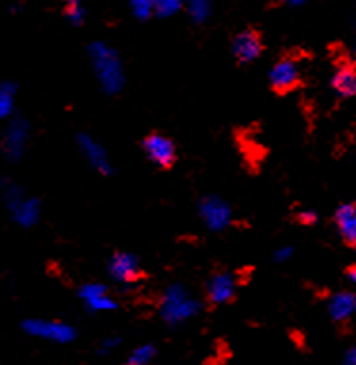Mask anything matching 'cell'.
<instances>
[{
  "label": "cell",
  "instance_id": "6da1fadb",
  "mask_svg": "<svg viewBox=\"0 0 356 365\" xmlns=\"http://www.w3.org/2000/svg\"><path fill=\"white\" fill-rule=\"evenodd\" d=\"M88 51L92 57L93 73L98 76L101 88L111 96L118 93L124 86V68L118 51L105 42H93Z\"/></svg>",
  "mask_w": 356,
  "mask_h": 365
},
{
  "label": "cell",
  "instance_id": "7a4b0ae2",
  "mask_svg": "<svg viewBox=\"0 0 356 365\" xmlns=\"http://www.w3.org/2000/svg\"><path fill=\"white\" fill-rule=\"evenodd\" d=\"M200 310V302L189 295L183 285L173 284L162 293L158 301V312L168 325L183 324Z\"/></svg>",
  "mask_w": 356,
  "mask_h": 365
},
{
  "label": "cell",
  "instance_id": "3957f363",
  "mask_svg": "<svg viewBox=\"0 0 356 365\" xmlns=\"http://www.w3.org/2000/svg\"><path fill=\"white\" fill-rule=\"evenodd\" d=\"M2 194L14 221L25 228H31L41 219V202L39 198H27L24 188L12 181L2 182Z\"/></svg>",
  "mask_w": 356,
  "mask_h": 365
},
{
  "label": "cell",
  "instance_id": "277c9868",
  "mask_svg": "<svg viewBox=\"0 0 356 365\" xmlns=\"http://www.w3.org/2000/svg\"><path fill=\"white\" fill-rule=\"evenodd\" d=\"M269 82L270 90L275 91L276 96H286V93L299 90L303 86V73H301L299 57H293L292 53L280 57L275 63V67L270 68Z\"/></svg>",
  "mask_w": 356,
  "mask_h": 365
},
{
  "label": "cell",
  "instance_id": "5b68a950",
  "mask_svg": "<svg viewBox=\"0 0 356 365\" xmlns=\"http://www.w3.org/2000/svg\"><path fill=\"white\" fill-rule=\"evenodd\" d=\"M141 148L147 154V158L161 170H172L178 162V147L176 143L164 133L153 131L141 141Z\"/></svg>",
  "mask_w": 356,
  "mask_h": 365
},
{
  "label": "cell",
  "instance_id": "8992f818",
  "mask_svg": "<svg viewBox=\"0 0 356 365\" xmlns=\"http://www.w3.org/2000/svg\"><path fill=\"white\" fill-rule=\"evenodd\" d=\"M24 331L27 335L44 339L50 342H71L76 339V329L73 325L58 322V319H25Z\"/></svg>",
  "mask_w": 356,
  "mask_h": 365
},
{
  "label": "cell",
  "instance_id": "52a82bcc",
  "mask_svg": "<svg viewBox=\"0 0 356 365\" xmlns=\"http://www.w3.org/2000/svg\"><path fill=\"white\" fill-rule=\"evenodd\" d=\"M265 50L263 34L255 27H248L240 33H236L230 40V51L240 65L255 61Z\"/></svg>",
  "mask_w": 356,
  "mask_h": 365
},
{
  "label": "cell",
  "instance_id": "ba28073f",
  "mask_svg": "<svg viewBox=\"0 0 356 365\" xmlns=\"http://www.w3.org/2000/svg\"><path fill=\"white\" fill-rule=\"evenodd\" d=\"M238 284H240V279L235 272H229V270L215 272L206 282L208 302L213 304V307H219V304H227V302L235 301Z\"/></svg>",
  "mask_w": 356,
  "mask_h": 365
},
{
  "label": "cell",
  "instance_id": "9c48e42d",
  "mask_svg": "<svg viewBox=\"0 0 356 365\" xmlns=\"http://www.w3.org/2000/svg\"><path fill=\"white\" fill-rule=\"evenodd\" d=\"M109 276L116 284H138L139 279L145 278V270L133 253L116 251L109 261Z\"/></svg>",
  "mask_w": 356,
  "mask_h": 365
},
{
  "label": "cell",
  "instance_id": "30bf717a",
  "mask_svg": "<svg viewBox=\"0 0 356 365\" xmlns=\"http://www.w3.org/2000/svg\"><path fill=\"white\" fill-rule=\"evenodd\" d=\"M198 213H200L202 221L206 222V227L215 232L223 230L233 222L230 205L219 196H204L198 202Z\"/></svg>",
  "mask_w": 356,
  "mask_h": 365
},
{
  "label": "cell",
  "instance_id": "8fae6325",
  "mask_svg": "<svg viewBox=\"0 0 356 365\" xmlns=\"http://www.w3.org/2000/svg\"><path fill=\"white\" fill-rule=\"evenodd\" d=\"M29 122L25 118H14L8 124L2 139V150L8 156V160H19L24 156L27 141H29Z\"/></svg>",
  "mask_w": 356,
  "mask_h": 365
},
{
  "label": "cell",
  "instance_id": "7c38bea8",
  "mask_svg": "<svg viewBox=\"0 0 356 365\" xmlns=\"http://www.w3.org/2000/svg\"><path fill=\"white\" fill-rule=\"evenodd\" d=\"M78 297L86 304L88 312H109V310L118 308V302L109 295V289L103 284H96L93 282V284L81 285Z\"/></svg>",
  "mask_w": 356,
  "mask_h": 365
},
{
  "label": "cell",
  "instance_id": "4fadbf2b",
  "mask_svg": "<svg viewBox=\"0 0 356 365\" xmlns=\"http://www.w3.org/2000/svg\"><path fill=\"white\" fill-rule=\"evenodd\" d=\"M78 148H81L82 156L88 160V164L92 165L96 171H99L101 175H111V173L115 171L113 170V164H111L107 150H105L92 135L81 133V135H78Z\"/></svg>",
  "mask_w": 356,
  "mask_h": 365
},
{
  "label": "cell",
  "instance_id": "5bb4252c",
  "mask_svg": "<svg viewBox=\"0 0 356 365\" xmlns=\"http://www.w3.org/2000/svg\"><path fill=\"white\" fill-rule=\"evenodd\" d=\"M327 314L335 324H349L356 310V295L352 291H339L327 299Z\"/></svg>",
  "mask_w": 356,
  "mask_h": 365
},
{
  "label": "cell",
  "instance_id": "9a60e30c",
  "mask_svg": "<svg viewBox=\"0 0 356 365\" xmlns=\"http://www.w3.org/2000/svg\"><path fill=\"white\" fill-rule=\"evenodd\" d=\"M332 88L339 97H352L356 93V68L355 61L350 59H343L339 63L337 68L333 71Z\"/></svg>",
  "mask_w": 356,
  "mask_h": 365
},
{
  "label": "cell",
  "instance_id": "2e32d148",
  "mask_svg": "<svg viewBox=\"0 0 356 365\" xmlns=\"http://www.w3.org/2000/svg\"><path fill=\"white\" fill-rule=\"evenodd\" d=\"M335 227H337L339 236L343 238V242L349 247L356 245V205L350 204H341L335 210Z\"/></svg>",
  "mask_w": 356,
  "mask_h": 365
},
{
  "label": "cell",
  "instance_id": "e0dca14e",
  "mask_svg": "<svg viewBox=\"0 0 356 365\" xmlns=\"http://www.w3.org/2000/svg\"><path fill=\"white\" fill-rule=\"evenodd\" d=\"M14 103H16V84L0 82V120L8 118L14 113Z\"/></svg>",
  "mask_w": 356,
  "mask_h": 365
},
{
  "label": "cell",
  "instance_id": "ac0fdd59",
  "mask_svg": "<svg viewBox=\"0 0 356 365\" xmlns=\"http://www.w3.org/2000/svg\"><path fill=\"white\" fill-rule=\"evenodd\" d=\"M156 348L153 344H141L133 350L126 359V365H151V361L155 359Z\"/></svg>",
  "mask_w": 356,
  "mask_h": 365
},
{
  "label": "cell",
  "instance_id": "d6986e66",
  "mask_svg": "<svg viewBox=\"0 0 356 365\" xmlns=\"http://www.w3.org/2000/svg\"><path fill=\"white\" fill-rule=\"evenodd\" d=\"M187 14L195 23H204L212 16V4L206 0H193L190 4H187Z\"/></svg>",
  "mask_w": 356,
  "mask_h": 365
},
{
  "label": "cell",
  "instance_id": "ffe728a7",
  "mask_svg": "<svg viewBox=\"0 0 356 365\" xmlns=\"http://www.w3.org/2000/svg\"><path fill=\"white\" fill-rule=\"evenodd\" d=\"M63 16L65 19L71 23V25H82L84 23V19H86V8L81 4V2H76V0H71V2H67L63 8Z\"/></svg>",
  "mask_w": 356,
  "mask_h": 365
},
{
  "label": "cell",
  "instance_id": "44dd1931",
  "mask_svg": "<svg viewBox=\"0 0 356 365\" xmlns=\"http://www.w3.org/2000/svg\"><path fill=\"white\" fill-rule=\"evenodd\" d=\"M179 10H183V4L178 2V0H158V2H153V14L158 17L176 16Z\"/></svg>",
  "mask_w": 356,
  "mask_h": 365
},
{
  "label": "cell",
  "instance_id": "7402d4cb",
  "mask_svg": "<svg viewBox=\"0 0 356 365\" xmlns=\"http://www.w3.org/2000/svg\"><path fill=\"white\" fill-rule=\"evenodd\" d=\"M132 14L133 17H138L141 21L149 19V17L155 16V14H153V2H149V0H133Z\"/></svg>",
  "mask_w": 356,
  "mask_h": 365
},
{
  "label": "cell",
  "instance_id": "603a6c76",
  "mask_svg": "<svg viewBox=\"0 0 356 365\" xmlns=\"http://www.w3.org/2000/svg\"><path fill=\"white\" fill-rule=\"evenodd\" d=\"M295 221L301 222V225H305V227H312V225H316V222H318V213L312 210L299 211V213H295Z\"/></svg>",
  "mask_w": 356,
  "mask_h": 365
},
{
  "label": "cell",
  "instance_id": "cb8c5ba5",
  "mask_svg": "<svg viewBox=\"0 0 356 365\" xmlns=\"http://www.w3.org/2000/svg\"><path fill=\"white\" fill-rule=\"evenodd\" d=\"M118 344H121V336H107V339L101 341V344H99V354L113 352Z\"/></svg>",
  "mask_w": 356,
  "mask_h": 365
},
{
  "label": "cell",
  "instance_id": "d4e9b609",
  "mask_svg": "<svg viewBox=\"0 0 356 365\" xmlns=\"http://www.w3.org/2000/svg\"><path fill=\"white\" fill-rule=\"evenodd\" d=\"M292 255H293V247L292 245H286V247H280V250L275 251V261L284 262V261H288V259H290Z\"/></svg>",
  "mask_w": 356,
  "mask_h": 365
},
{
  "label": "cell",
  "instance_id": "484cf974",
  "mask_svg": "<svg viewBox=\"0 0 356 365\" xmlns=\"http://www.w3.org/2000/svg\"><path fill=\"white\" fill-rule=\"evenodd\" d=\"M341 365H356V352H355V346H350L343 356V361Z\"/></svg>",
  "mask_w": 356,
  "mask_h": 365
},
{
  "label": "cell",
  "instance_id": "4316f807",
  "mask_svg": "<svg viewBox=\"0 0 356 365\" xmlns=\"http://www.w3.org/2000/svg\"><path fill=\"white\" fill-rule=\"evenodd\" d=\"M355 272H356L355 264H350V268H347V278H350V282H355V279H356Z\"/></svg>",
  "mask_w": 356,
  "mask_h": 365
}]
</instances>
